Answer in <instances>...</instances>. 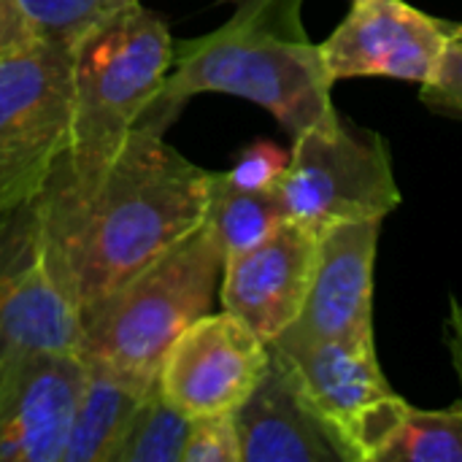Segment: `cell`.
Listing matches in <instances>:
<instances>
[{
    "instance_id": "6da1fadb",
    "label": "cell",
    "mask_w": 462,
    "mask_h": 462,
    "mask_svg": "<svg viewBox=\"0 0 462 462\" xmlns=\"http://www.w3.org/2000/svg\"><path fill=\"white\" fill-rule=\"evenodd\" d=\"M211 171L160 130L138 125L114 160L87 179L60 165L35 198L43 260L81 311L198 230Z\"/></svg>"
},
{
    "instance_id": "7a4b0ae2",
    "label": "cell",
    "mask_w": 462,
    "mask_h": 462,
    "mask_svg": "<svg viewBox=\"0 0 462 462\" xmlns=\"http://www.w3.org/2000/svg\"><path fill=\"white\" fill-rule=\"evenodd\" d=\"M300 8L303 0H236L225 24L176 43L171 73L141 125L165 133L195 95L222 92L263 106L292 138L333 127L341 116L336 81L306 35Z\"/></svg>"
},
{
    "instance_id": "3957f363",
    "label": "cell",
    "mask_w": 462,
    "mask_h": 462,
    "mask_svg": "<svg viewBox=\"0 0 462 462\" xmlns=\"http://www.w3.org/2000/svg\"><path fill=\"white\" fill-rule=\"evenodd\" d=\"M176 54L168 24L141 3L108 11L73 43V119L60 168H106L157 100Z\"/></svg>"
},
{
    "instance_id": "277c9868",
    "label": "cell",
    "mask_w": 462,
    "mask_h": 462,
    "mask_svg": "<svg viewBox=\"0 0 462 462\" xmlns=\"http://www.w3.org/2000/svg\"><path fill=\"white\" fill-rule=\"evenodd\" d=\"M222 268L225 254L203 222L154 263L79 311L81 360L154 382L173 341L211 311Z\"/></svg>"
},
{
    "instance_id": "5b68a950",
    "label": "cell",
    "mask_w": 462,
    "mask_h": 462,
    "mask_svg": "<svg viewBox=\"0 0 462 462\" xmlns=\"http://www.w3.org/2000/svg\"><path fill=\"white\" fill-rule=\"evenodd\" d=\"M73 43L41 38L0 62V214L32 203L68 152Z\"/></svg>"
},
{
    "instance_id": "8992f818",
    "label": "cell",
    "mask_w": 462,
    "mask_h": 462,
    "mask_svg": "<svg viewBox=\"0 0 462 462\" xmlns=\"http://www.w3.org/2000/svg\"><path fill=\"white\" fill-rule=\"evenodd\" d=\"M276 189L287 219L319 236L344 222H382L403 200L387 141L346 116L292 138Z\"/></svg>"
},
{
    "instance_id": "52a82bcc",
    "label": "cell",
    "mask_w": 462,
    "mask_h": 462,
    "mask_svg": "<svg viewBox=\"0 0 462 462\" xmlns=\"http://www.w3.org/2000/svg\"><path fill=\"white\" fill-rule=\"evenodd\" d=\"M268 346L292 371L349 462L379 460L411 403L390 387L374 336Z\"/></svg>"
},
{
    "instance_id": "ba28073f",
    "label": "cell",
    "mask_w": 462,
    "mask_h": 462,
    "mask_svg": "<svg viewBox=\"0 0 462 462\" xmlns=\"http://www.w3.org/2000/svg\"><path fill=\"white\" fill-rule=\"evenodd\" d=\"M81 317L54 282L35 200L0 214V374L32 355L79 352Z\"/></svg>"
},
{
    "instance_id": "9c48e42d",
    "label": "cell",
    "mask_w": 462,
    "mask_h": 462,
    "mask_svg": "<svg viewBox=\"0 0 462 462\" xmlns=\"http://www.w3.org/2000/svg\"><path fill=\"white\" fill-rule=\"evenodd\" d=\"M457 22L406 0H352L344 22L319 43L333 81L401 79L428 84L457 38Z\"/></svg>"
},
{
    "instance_id": "30bf717a",
    "label": "cell",
    "mask_w": 462,
    "mask_h": 462,
    "mask_svg": "<svg viewBox=\"0 0 462 462\" xmlns=\"http://www.w3.org/2000/svg\"><path fill=\"white\" fill-rule=\"evenodd\" d=\"M268 344L230 311L192 322L168 349L157 384L189 420L236 414L268 368Z\"/></svg>"
},
{
    "instance_id": "8fae6325",
    "label": "cell",
    "mask_w": 462,
    "mask_h": 462,
    "mask_svg": "<svg viewBox=\"0 0 462 462\" xmlns=\"http://www.w3.org/2000/svg\"><path fill=\"white\" fill-rule=\"evenodd\" d=\"M379 219L344 222L319 236L311 284L298 319L271 344L374 336V268Z\"/></svg>"
},
{
    "instance_id": "7c38bea8",
    "label": "cell",
    "mask_w": 462,
    "mask_h": 462,
    "mask_svg": "<svg viewBox=\"0 0 462 462\" xmlns=\"http://www.w3.org/2000/svg\"><path fill=\"white\" fill-rule=\"evenodd\" d=\"M84 374L79 352L32 355L0 374V462H62Z\"/></svg>"
},
{
    "instance_id": "4fadbf2b",
    "label": "cell",
    "mask_w": 462,
    "mask_h": 462,
    "mask_svg": "<svg viewBox=\"0 0 462 462\" xmlns=\"http://www.w3.org/2000/svg\"><path fill=\"white\" fill-rule=\"evenodd\" d=\"M317 249L319 233L287 219L257 246L225 257L219 282L222 309L271 344L303 309Z\"/></svg>"
},
{
    "instance_id": "5bb4252c",
    "label": "cell",
    "mask_w": 462,
    "mask_h": 462,
    "mask_svg": "<svg viewBox=\"0 0 462 462\" xmlns=\"http://www.w3.org/2000/svg\"><path fill=\"white\" fill-rule=\"evenodd\" d=\"M236 425L244 462H349L292 371L273 352L257 387L238 406Z\"/></svg>"
},
{
    "instance_id": "9a60e30c",
    "label": "cell",
    "mask_w": 462,
    "mask_h": 462,
    "mask_svg": "<svg viewBox=\"0 0 462 462\" xmlns=\"http://www.w3.org/2000/svg\"><path fill=\"white\" fill-rule=\"evenodd\" d=\"M62 462H114L152 384L103 363H87Z\"/></svg>"
},
{
    "instance_id": "2e32d148",
    "label": "cell",
    "mask_w": 462,
    "mask_h": 462,
    "mask_svg": "<svg viewBox=\"0 0 462 462\" xmlns=\"http://www.w3.org/2000/svg\"><path fill=\"white\" fill-rule=\"evenodd\" d=\"M203 222L211 227L222 254L230 257L273 236L287 222V211L279 189H238L222 173H211Z\"/></svg>"
},
{
    "instance_id": "e0dca14e",
    "label": "cell",
    "mask_w": 462,
    "mask_h": 462,
    "mask_svg": "<svg viewBox=\"0 0 462 462\" xmlns=\"http://www.w3.org/2000/svg\"><path fill=\"white\" fill-rule=\"evenodd\" d=\"M192 420L176 409L154 382L138 406L114 462H181Z\"/></svg>"
},
{
    "instance_id": "ac0fdd59",
    "label": "cell",
    "mask_w": 462,
    "mask_h": 462,
    "mask_svg": "<svg viewBox=\"0 0 462 462\" xmlns=\"http://www.w3.org/2000/svg\"><path fill=\"white\" fill-rule=\"evenodd\" d=\"M376 462H462V398L433 411L409 406Z\"/></svg>"
},
{
    "instance_id": "d6986e66",
    "label": "cell",
    "mask_w": 462,
    "mask_h": 462,
    "mask_svg": "<svg viewBox=\"0 0 462 462\" xmlns=\"http://www.w3.org/2000/svg\"><path fill=\"white\" fill-rule=\"evenodd\" d=\"M22 5L41 38L76 43L108 14L111 0H22Z\"/></svg>"
},
{
    "instance_id": "ffe728a7",
    "label": "cell",
    "mask_w": 462,
    "mask_h": 462,
    "mask_svg": "<svg viewBox=\"0 0 462 462\" xmlns=\"http://www.w3.org/2000/svg\"><path fill=\"white\" fill-rule=\"evenodd\" d=\"M181 462H244L236 414L195 417Z\"/></svg>"
},
{
    "instance_id": "44dd1931",
    "label": "cell",
    "mask_w": 462,
    "mask_h": 462,
    "mask_svg": "<svg viewBox=\"0 0 462 462\" xmlns=\"http://www.w3.org/2000/svg\"><path fill=\"white\" fill-rule=\"evenodd\" d=\"M287 162L290 152L279 149L276 143L257 141L246 146L238 160L227 171H222V176L238 189H276Z\"/></svg>"
},
{
    "instance_id": "7402d4cb",
    "label": "cell",
    "mask_w": 462,
    "mask_h": 462,
    "mask_svg": "<svg viewBox=\"0 0 462 462\" xmlns=\"http://www.w3.org/2000/svg\"><path fill=\"white\" fill-rule=\"evenodd\" d=\"M420 100L439 116L462 119V41H452L436 76L420 87Z\"/></svg>"
},
{
    "instance_id": "603a6c76",
    "label": "cell",
    "mask_w": 462,
    "mask_h": 462,
    "mask_svg": "<svg viewBox=\"0 0 462 462\" xmlns=\"http://www.w3.org/2000/svg\"><path fill=\"white\" fill-rule=\"evenodd\" d=\"M41 41L22 0H0V62Z\"/></svg>"
},
{
    "instance_id": "cb8c5ba5",
    "label": "cell",
    "mask_w": 462,
    "mask_h": 462,
    "mask_svg": "<svg viewBox=\"0 0 462 462\" xmlns=\"http://www.w3.org/2000/svg\"><path fill=\"white\" fill-rule=\"evenodd\" d=\"M444 344H447V352L452 357V365L462 387V306L455 295L449 298V314L444 322Z\"/></svg>"
},
{
    "instance_id": "d4e9b609",
    "label": "cell",
    "mask_w": 462,
    "mask_h": 462,
    "mask_svg": "<svg viewBox=\"0 0 462 462\" xmlns=\"http://www.w3.org/2000/svg\"><path fill=\"white\" fill-rule=\"evenodd\" d=\"M133 3H141V0H111L108 11H116V8H125V5H133Z\"/></svg>"
},
{
    "instance_id": "484cf974",
    "label": "cell",
    "mask_w": 462,
    "mask_h": 462,
    "mask_svg": "<svg viewBox=\"0 0 462 462\" xmlns=\"http://www.w3.org/2000/svg\"><path fill=\"white\" fill-rule=\"evenodd\" d=\"M455 27H457V41H462V22H457Z\"/></svg>"
}]
</instances>
